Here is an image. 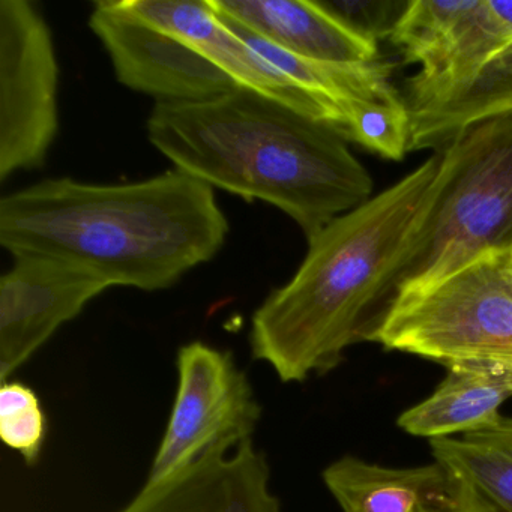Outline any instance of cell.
Wrapping results in <instances>:
<instances>
[{"label":"cell","mask_w":512,"mask_h":512,"mask_svg":"<svg viewBox=\"0 0 512 512\" xmlns=\"http://www.w3.org/2000/svg\"><path fill=\"white\" fill-rule=\"evenodd\" d=\"M265 454L253 440L215 448L181 472L146 481L119 512H281Z\"/></svg>","instance_id":"30bf717a"},{"label":"cell","mask_w":512,"mask_h":512,"mask_svg":"<svg viewBox=\"0 0 512 512\" xmlns=\"http://www.w3.org/2000/svg\"><path fill=\"white\" fill-rule=\"evenodd\" d=\"M110 284L64 260L14 256L0 277V379L7 382Z\"/></svg>","instance_id":"9c48e42d"},{"label":"cell","mask_w":512,"mask_h":512,"mask_svg":"<svg viewBox=\"0 0 512 512\" xmlns=\"http://www.w3.org/2000/svg\"><path fill=\"white\" fill-rule=\"evenodd\" d=\"M427 512H494V509L488 506L487 503L482 502L469 488L464 487V497L460 505L452 506V508L433 509V511Z\"/></svg>","instance_id":"44dd1931"},{"label":"cell","mask_w":512,"mask_h":512,"mask_svg":"<svg viewBox=\"0 0 512 512\" xmlns=\"http://www.w3.org/2000/svg\"><path fill=\"white\" fill-rule=\"evenodd\" d=\"M439 152L436 193L397 293L512 253V113L472 125Z\"/></svg>","instance_id":"277c9868"},{"label":"cell","mask_w":512,"mask_h":512,"mask_svg":"<svg viewBox=\"0 0 512 512\" xmlns=\"http://www.w3.org/2000/svg\"><path fill=\"white\" fill-rule=\"evenodd\" d=\"M47 436V418L34 389L7 380L0 388V439L34 466Z\"/></svg>","instance_id":"d6986e66"},{"label":"cell","mask_w":512,"mask_h":512,"mask_svg":"<svg viewBox=\"0 0 512 512\" xmlns=\"http://www.w3.org/2000/svg\"><path fill=\"white\" fill-rule=\"evenodd\" d=\"M146 131L175 169L275 206L308 241L373 197L370 173L331 125L251 89L157 103Z\"/></svg>","instance_id":"3957f363"},{"label":"cell","mask_w":512,"mask_h":512,"mask_svg":"<svg viewBox=\"0 0 512 512\" xmlns=\"http://www.w3.org/2000/svg\"><path fill=\"white\" fill-rule=\"evenodd\" d=\"M115 4L125 13L175 35L229 74L241 88L260 92L331 125L326 110L257 55L214 13L208 0H115Z\"/></svg>","instance_id":"8fae6325"},{"label":"cell","mask_w":512,"mask_h":512,"mask_svg":"<svg viewBox=\"0 0 512 512\" xmlns=\"http://www.w3.org/2000/svg\"><path fill=\"white\" fill-rule=\"evenodd\" d=\"M512 41V0H478L436 59L409 79L406 100L419 109L481 67Z\"/></svg>","instance_id":"2e32d148"},{"label":"cell","mask_w":512,"mask_h":512,"mask_svg":"<svg viewBox=\"0 0 512 512\" xmlns=\"http://www.w3.org/2000/svg\"><path fill=\"white\" fill-rule=\"evenodd\" d=\"M52 32L29 0L0 2V181L40 169L59 131Z\"/></svg>","instance_id":"8992f818"},{"label":"cell","mask_w":512,"mask_h":512,"mask_svg":"<svg viewBox=\"0 0 512 512\" xmlns=\"http://www.w3.org/2000/svg\"><path fill=\"white\" fill-rule=\"evenodd\" d=\"M478 0H409L391 41L404 61L425 67L445 50Z\"/></svg>","instance_id":"e0dca14e"},{"label":"cell","mask_w":512,"mask_h":512,"mask_svg":"<svg viewBox=\"0 0 512 512\" xmlns=\"http://www.w3.org/2000/svg\"><path fill=\"white\" fill-rule=\"evenodd\" d=\"M229 221L214 188L173 169L130 184L46 179L0 200V245L155 292L214 259Z\"/></svg>","instance_id":"7a4b0ae2"},{"label":"cell","mask_w":512,"mask_h":512,"mask_svg":"<svg viewBox=\"0 0 512 512\" xmlns=\"http://www.w3.org/2000/svg\"><path fill=\"white\" fill-rule=\"evenodd\" d=\"M440 152L308 241L292 280L254 311L253 358L283 383L328 373L353 344L370 341L397 295L436 193Z\"/></svg>","instance_id":"6da1fadb"},{"label":"cell","mask_w":512,"mask_h":512,"mask_svg":"<svg viewBox=\"0 0 512 512\" xmlns=\"http://www.w3.org/2000/svg\"><path fill=\"white\" fill-rule=\"evenodd\" d=\"M208 4L220 19L299 58L361 65L379 56V44L347 29L317 0H208Z\"/></svg>","instance_id":"7c38bea8"},{"label":"cell","mask_w":512,"mask_h":512,"mask_svg":"<svg viewBox=\"0 0 512 512\" xmlns=\"http://www.w3.org/2000/svg\"><path fill=\"white\" fill-rule=\"evenodd\" d=\"M343 512H427L460 505L464 487L439 461L424 466H380L346 455L323 472Z\"/></svg>","instance_id":"4fadbf2b"},{"label":"cell","mask_w":512,"mask_h":512,"mask_svg":"<svg viewBox=\"0 0 512 512\" xmlns=\"http://www.w3.org/2000/svg\"><path fill=\"white\" fill-rule=\"evenodd\" d=\"M512 113V41L470 76L410 110L409 152L443 151L472 125Z\"/></svg>","instance_id":"9a60e30c"},{"label":"cell","mask_w":512,"mask_h":512,"mask_svg":"<svg viewBox=\"0 0 512 512\" xmlns=\"http://www.w3.org/2000/svg\"><path fill=\"white\" fill-rule=\"evenodd\" d=\"M323 10L365 40H389L409 0H317Z\"/></svg>","instance_id":"ffe728a7"},{"label":"cell","mask_w":512,"mask_h":512,"mask_svg":"<svg viewBox=\"0 0 512 512\" xmlns=\"http://www.w3.org/2000/svg\"><path fill=\"white\" fill-rule=\"evenodd\" d=\"M341 136L347 142L386 158L401 161L409 152L410 112L400 94L355 100L347 106Z\"/></svg>","instance_id":"ac0fdd59"},{"label":"cell","mask_w":512,"mask_h":512,"mask_svg":"<svg viewBox=\"0 0 512 512\" xmlns=\"http://www.w3.org/2000/svg\"><path fill=\"white\" fill-rule=\"evenodd\" d=\"M511 397L512 370L452 365L430 397L401 413L398 427L428 440L475 433L499 422L500 407Z\"/></svg>","instance_id":"5bb4252c"},{"label":"cell","mask_w":512,"mask_h":512,"mask_svg":"<svg viewBox=\"0 0 512 512\" xmlns=\"http://www.w3.org/2000/svg\"><path fill=\"white\" fill-rule=\"evenodd\" d=\"M89 28L109 53L118 82L157 103H202L241 88L193 47L125 13L115 0L94 4Z\"/></svg>","instance_id":"ba28073f"},{"label":"cell","mask_w":512,"mask_h":512,"mask_svg":"<svg viewBox=\"0 0 512 512\" xmlns=\"http://www.w3.org/2000/svg\"><path fill=\"white\" fill-rule=\"evenodd\" d=\"M178 389L169 424L149 470L161 481L215 448H238L253 437L262 406L232 353L193 341L179 349Z\"/></svg>","instance_id":"52a82bcc"},{"label":"cell","mask_w":512,"mask_h":512,"mask_svg":"<svg viewBox=\"0 0 512 512\" xmlns=\"http://www.w3.org/2000/svg\"><path fill=\"white\" fill-rule=\"evenodd\" d=\"M370 341L440 362L512 370V253H488L395 295Z\"/></svg>","instance_id":"5b68a950"}]
</instances>
